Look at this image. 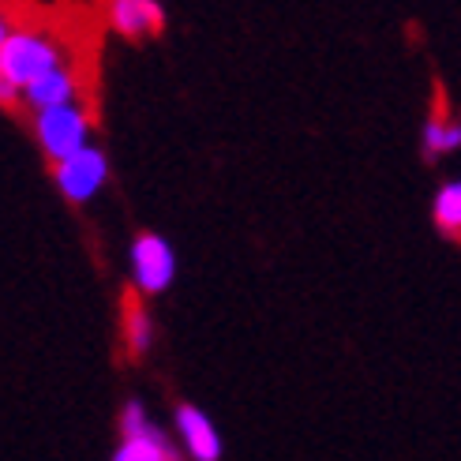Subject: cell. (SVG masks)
I'll list each match as a JSON object with an SVG mask.
<instances>
[{
    "label": "cell",
    "instance_id": "6da1fadb",
    "mask_svg": "<svg viewBox=\"0 0 461 461\" xmlns=\"http://www.w3.org/2000/svg\"><path fill=\"white\" fill-rule=\"evenodd\" d=\"M60 64H64L60 45L50 41L41 31H15L0 45V76H8L19 90L31 86L38 76L53 72Z\"/></svg>",
    "mask_w": 461,
    "mask_h": 461
},
{
    "label": "cell",
    "instance_id": "7a4b0ae2",
    "mask_svg": "<svg viewBox=\"0 0 461 461\" xmlns=\"http://www.w3.org/2000/svg\"><path fill=\"white\" fill-rule=\"evenodd\" d=\"M86 131H90V109L86 105L64 102V105L38 109V140L53 161L86 147Z\"/></svg>",
    "mask_w": 461,
    "mask_h": 461
},
{
    "label": "cell",
    "instance_id": "3957f363",
    "mask_svg": "<svg viewBox=\"0 0 461 461\" xmlns=\"http://www.w3.org/2000/svg\"><path fill=\"white\" fill-rule=\"evenodd\" d=\"M105 173H109V166L98 147H79L76 154L57 161V184L72 203H86L95 195L105 184Z\"/></svg>",
    "mask_w": 461,
    "mask_h": 461
},
{
    "label": "cell",
    "instance_id": "277c9868",
    "mask_svg": "<svg viewBox=\"0 0 461 461\" xmlns=\"http://www.w3.org/2000/svg\"><path fill=\"white\" fill-rule=\"evenodd\" d=\"M131 267H135V285L143 293H166L173 282L176 259H173V248L158 233H143L131 248Z\"/></svg>",
    "mask_w": 461,
    "mask_h": 461
},
{
    "label": "cell",
    "instance_id": "5b68a950",
    "mask_svg": "<svg viewBox=\"0 0 461 461\" xmlns=\"http://www.w3.org/2000/svg\"><path fill=\"white\" fill-rule=\"evenodd\" d=\"M109 19L124 38L161 34V27H166V12L158 0H109Z\"/></svg>",
    "mask_w": 461,
    "mask_h": 461
},
{
    "label": "cell",
    "instance_id": "8992f818",
    "mask_svg": "<svg viewBox=\"0 0 461 461\" xmlns=\"http://www.w3.org/2000/svg\"><path fill=\"white\" fill-rule=\"evenodd\" d=\"M176 424H180V435H184V443H188V454H192V457H199V461L221 457L218 431H214V424L206 420L199 409L180 405V409H176Z\"/></svg>",
    "mask_w": 461,
    "mask_h": 461
},
{
    "label": "cell",
    "instance_id": "52a82bcc",
    "mask_svg": "<svg viewBox=\"0 0 461 461\" xmlns=\"http://www.w3.org/2000/svg\"><path fill=\"white\" fill-rule=\"evenodd\" d=\"M23 95L34 109H50V105H64V102H76L79 98V83L72 76V68H53V72L38 76L31 86H23Z\"/></svg>",
    "mask_w": 461,
    "mask_h": 461
},
{
    "label": "cell",
    "instance_id": "ba28073f",
    "mask_svg": "<svg viewBox=\"0 0 461 461\" xmlns=\"http://www.w3.org/2000/svg\"><path fill=\"white\" fill-rule=\"evenodd\" d=\"M124 345L131 357H143L150 349V315L140 293H124Z\"/></svg>",
    "mask_w": 461,
    "mask_h": 461
},
{
    "label": "cell",
    "instance_id": "9c48e42d",
    "mask_svg": "<svg viewBox=\"0 0 461 461\" xmlns=\"http://www.w3.org/2000/svg\"><path fill=\"white\" fill-rule=\"evenodd\" d=\"M176 457L166 443V435L158 428L140 431V435H124V447L117 450V461H169Z\"/></svg>",
    "mask_w": 461,
    "mask_h": 461
},
{
    "label": "cell",
    "instance_id": "30bf717a",
    "mask_svg": "<svg viewBox=\"0 0 461 461\" xmlns=\"http://www.w3.org/2000/svg\"><path fill=\"white\" fill-rule=\"evenodd\" d=\"M435 225H439L447 237L461 240V180L447 184V188L435 195Z\"/></svg>",
    "mask_w": 461,
    "mask_h": 461
},
{
    "label": "cell",
    "instance_id": "8fae6325",
    "mask_svg": "<svg viewBox=\"0 0 461 461\" xmlns=\"http://www.w3.org/2000/svg\"><path fill=\"white\" fill-rule=\"evenodd\" d=\"M424 154L428 158H439L443 150H457L461 147V124L457 121H447V117H439V113H435V117L428 121V131H424Z\"/></svg>",
    "mask_w": 461,
    "mask_h": 461
},
{
    "label": "cell",
    "instance_id": "7c38bea8",
    "mask_svg": "<svg viewBox=\"0 0 461 461\" xmlns=\"http://www.w3.org/2000/svg\"><path fill=\"white\" fill-rule=\"evenodd\" d=\"M15 95H19V86H15L8 76H0V102L12 105V102H15Z\"/></svg>",
    "mask_w": 461,
    "mask_h": 461
},
{
    "label": "cell",
    "instance_id": "4fadbf2b",
    "mask_svg": "<svg viewBox=\"0 0 461 461\" xmlns=\"http://www.w3.org/2000/svg\"><path fill=\"white\" fill-rule=\"evenodd\" d=\"M8 41V23H5V15H0V45Z\"/></svg>",
    "mask_w": 461,
    "mask_h": 461
}]
</instances>
